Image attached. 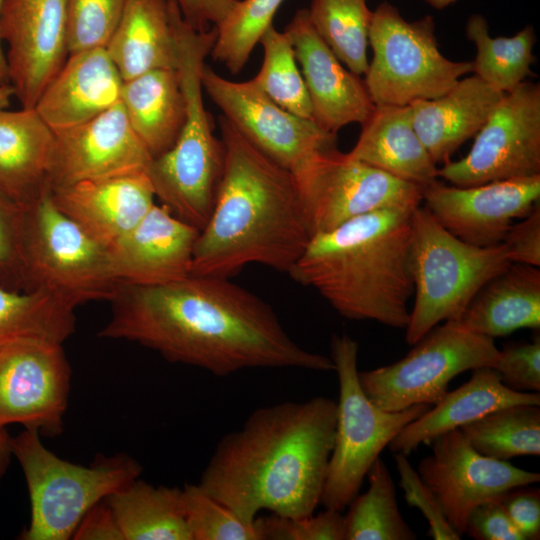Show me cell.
I'll use <instances>...</instances> for the list:
<instances>
[{"instance_id": "681fc988", "label": "cell", "mask_w": 540, "mask_h": 540, "mask_svg": "<svg viewBox=\"0 0 540 540\" xmlns=\"http://www.w3.org/2000/svg\"><path fill=\"white\" fill-rule=\"evenodd\" d=\"M72 539L124 540L117 520L104 500L94 505L83 516Z\"/></svg>"}, {"instance_id": "ac0fdd59", "label": "cell", "mask_w": 540, "mask_h": 540, "mask_svg": "<svg viewBox=\"0 0 540 540\" xmlns=\"http://www.w3.org/2000/svg\"><path fill=\"white\" fill-rule=\"evenodd\" d=\"M540 175L459 187L437 179L422 189V203L460 240L479 247L501 244L516 219L540 203Z\"/></svg>"}, {"instance_id": "7dc6e473", "label": "cell", "mask_w": 540, "mask_h": 540, "mask_svg": "<svg viewBox=\"0 0 540 540\" xmlns=\"http://www.w3.org/2000/svg\"><path fill=\"white\" fill-rule=\"evenodd\" d=\"M500 503L525 540L540 538V489L529 485L508 490Z\"/></svg>"}, {"instance_id": "d6986e66", "label": "cell", "mask_w": 540, "mask_h": 540, "mask_svg": "<svg viewBox=\"0 0 540 540\" xmlns=\"http://www.w3.org/2000/svg\"><path fill=\"white\" fill-rule=\"evenodd\" d=\"M54 135L50 192L81 181L147 172L152 161L130 126L121 102Z\"/></svg>"}, {"instance_id": "74e56055", "label": "cell", "mask_w": 540, "mask_h": 540, "mask_svg": "<svg viewBox=\"0 0 540 540\" xmlns=\"http://www.w3.org/2000/svg\"><path fill=\"white\" fill-rule=\"evenodd\" d=\"M284 0H239L216 27L217 34L210 55L233 74L239 73L273 25L275 13Z\"/></svg>"}, {"instance_id": "ba28073f", "label": "cell", "mask_w": 540, "mask_h": 540, "mask_svg": "<svg viewBox=\"0 0 540 540\" xmlns=\"http://www.w3.org/2000/svg\"><path fill=\"white\" fill-rule=\"evenodd\" d=\"M358 350L351 336H332L330 358L338 375L339 399L321 504L339 511L359 493L370 467L396 435L431 407L417 404L400 411L377 407L360 385Z\"/></svg>"}, {"instance_id": "484cf974", "label": "cell", "mask_w": 540, "mask_h": 540, "mask_svg": "<svg viewBox=\"0 0 540 540\" xmlns=\"http://www.w3.org/2000/svg\"><path fill=\"white\" fill-rule=\"evenodd\" d=\"M54 139L34 108L0 111V192L24 206L50 192Z\"/></svg>"}, {"instance_id": "4316f807", "label": "cell", "mask_w": 540, "mask_h": 540, "mask_svg": "<svg viewBox=\"0 0 540 540\" xmlns=\"http://www.w3.org/2000/svg\"><path fill=\"white\" fill-rule=\"evenodd\" d=\"M361 126L351 157L422 188L437 179L438 168L414 129L409 105H375Z\"/></svg>"}, {"instance_id": "9c48e42d", "label": "cell", "mask_w": 540, "mask_h": 540, "mask_svg": "<svg viewBox=\"0 0 540 540\" xmlns=\"http://www.w3.org/2000/svg\"><path fill=\"white\" fill-rule=\"evenodd\" d=\"M369 45L373 57L363 81L375 105L434 99L472 73V61H453L440 52L432 16L407 21L386 1L372 11Z\"/></svg>"}, {"instance_id": "ee69618b", "label": "cell", "mask_w": 540, "mask_h": 540, "mask_svg": "<svg viewBox=\"0 0 540 540\" xmlns=\"http://www.w3.org/2000/svg\"><path fill=\"white\" fill-rule=\"evenodd\" d=\"M493 369L504 386L517 392H540V337L499 350Z\"/></svg>"}, {"instance_id": "f546056e", "label": "cell", "mask_w": 540, "mask_h": 540, "mask_svg": "<svg viewBox=\"0 0 540 540\" xmlns=\"http://www.w3.org/2000/svg\"><path fill=\"white\" fill-rule=\"evenodd\" d=\"M120 102L152 159L174 145L186 112L177 69H156L124 81Z\"/></svg>"}, {"instance_id": "bcb514c9", "label": "cell", "mask_w": 540, "mask_h": 540, "mask_svg": "<svg viewBox=\"0 0 540 540\" xmlns=\"http://www.w3.org/2000/svg\"><path fill=\"white\" fill-rule=\"evenodd\" d=\"M502 245L511 263L540 266V203L518 223H513Z\"/></svg>"}, {"instance_id": "4fadbf2b", "label": "cell", "mask_w": 540, "mask_h": 540, "mask_svg": "<svg viewBox=\"0 0 540 540\" xmlns=\"http://www.w3.org/2000/svg\"><path fill=\"white\" fill-rule=\"evenodd\" d=\"M535 175H540V85L530 81L503 95L464 158L437 171L459 187Z\"/></svg>"}, {"instance_id": "d4e9b609", "label": "cell", "mask_w": 540, "mask_h": 540, "mask_svg": "<svg viewBox=\"0 0 540 540\" xmlns=\"http://www.w3.org/2000/svg\"><path fill=\"white\" fill-rule=\"evenodd\" d=\"M516 404L540 405V393L507 388L491 367L474 369L468 381L447 391L436 404L408 423L388 448L393 453L409 455L441 434L459 429L493 410Z\"/></svg>"}, {"instance_id": "ffe728a7", "label": "cell", "mask_w": 540, "mask_h": 540, "mask_svg": "<svg viewBox=\"0 0 540 540\" xmlns=\"http://www.w3.org/2000/svg\"><path fill=\"white\" fill-rule=\"evenodd\" d=\"M284 32L300 66L313 120L333 134L348 124H363L375 107L365 83L322 40L307 9L298 10Z\"/></svg>"}, {"instance_id": "cb8c5ba5", "label": "cell", "mask_w": 540, "mask_h": 540, "mask_svg": "<svg viewBox=\"0 0 540 540\" xmlns=\"http://www.w3.org/2000/svg\"><path fill=\"white\" fill-rule=\"evenodd\" d=\"M503 95L473 74L437 98L409 105L414 129L436 165L449 162L478 133Z\"/></svg>"}, {"instance_id": "60d3db41", "label": "cell", "mask_w": 540, "mask_h": 540, "mask_svg": "<svg viewBox=\"0 0 540 540\" xmlns=\"http://www.w3.org/2000/svg\"><path fill=\"white\" fill-rule=\"evenodd\" d=\"M254 524L260 540H345L346 534L342 511L332 508L299 518L257 516Z\"/></svg>"}, {"instance_id": "f6af8a7d", "label": "cell", "mask_w": 540, "mask_h": 540, "mask_svg": "<svg viewBox=\"0 0 540 540\" xmlns=\"http://www.w3.org/2000/svg\"><path fill=\"white\" fill-rule=\"evenodd\" d=\"M464 533L476 540H525L500 498L476 506L467 518Z\"/></svg>"}, {"instance_id": "d6a6232c", "label": "cell", "mask_w": 540, "mask_h": 540, "mask_svg": "<svg viewBox=\"0 0 540 540\" xmlns=\"http://www.w3.org/2000/svg\"><path fill=\"white\" fill-rule=\"evenodd\" d=\"M466 36L477 50L472 73L499 92H511L532 74L536 36L531 25L511 37H492L487 20L473 14L466 24Z\"/></svg>"}, {"instance_id": "7402d4cb", "label": "cell", "mask_w": 540, "mask_h": 540, "mask_svg": "<svg viewBox=\"0 0 540 540\" xmlns=\"http://www.w3.org/2000/svg\"><path fill=\"white\" fill-rule=\"evenodd\" d=\"M50 197L63 214L107 250L155 204L146 172L81 181L51 191Z\"/></svg>"}, {"instance_id": "1f68e13d", "label": "cell", "mask_w": 540, "mask_h": 540, "mask_svg": "<svg viewBox=\"0 0 540 540\" xmlns=\"http://www.w3.org/2000/svg\"><path fill=\"white\" fill-rule=\"evenodd\" d=\"M74 310L49 292L0 285V348L26 338L63 344L75 332Z\"/></svg>"}, {"instance_id": "5bb4252c", "label": "cell", "mask_w": 540, "mask_h": 540, "mask_svg": "<svg viewBox=\"0 0 540 540\" xmlns=\"http://www.w3.org/2000/svg\"><path fill=\"white\" fill-rule=\"evenodd\" d=\"M202 86L250 144L292 174L315 155L337 148L336 134L283 109L252 80L226 79L205 64Z\"/></svg>"}, {"instance_id": "44dd1931", "label": "cell", "mask_w": 540, "mask_h": 540, "mask_svg": "<svg viewBox=\"0 0 540 540\" xmlns=\"http://www.w3.org/2000/svg\"><path fill=\"white\" fill-rule=\"evenodd\" d=\"M199 232L173 215L167 206L154 204L108 250L114 279L130 284L161 285L188 277Z\"/></svg>"}, {"instance_id": "f1b7e54d", "label": "cell", "mask_w": 540, "mask_h": 540, "mask_svg": "<svg viewBox=\"0 0 540 540\" xmlns=\"http://www.w3.org/2000/svg\"><path fill=\"white\" fill-rule=\"evenodd\" d=\"M457 321L492 339L523 328L539 329V268L511 263L482 286Z\"/></svg>"}, {"instance_id": "7c38bea8", "label": "cell", "mask_w": 540, "mask_h": 540, "mask_svg": "<svg viewBox=\"0 0 540 540\" xmlns=\"http://www.w3.org/2000/svg\"><path fill=\"white\" fill-rule=\"evenodd\" d=\"M311 237L378 210L412 212L422 187L342 153H319L293 174Z\"/></svg>"}, {"instance_id": "f5cc1de1", "label": "cell", "mask_w": 540, "mask_h": 540, "mask_svg": "<svg viewBox=\"0 0 540 540\" xmlns=\"http://www.w3.org/2000/svg\"><path fill=\"white\" fill-rule=\"evenodd\" d=\"M1 2L2 0H0V5H1ZM3 83H9V80H8L6 59H5L3 50L1 48V41H0V84H3Z\"/></svg>"}, {"instance_id": "836d02e7", "label": "cell", "mask_w": 540, "mask_h": 540, "mask_svg": "<svg viewBox=\"0 0 540 540\" xmlns=\"http://www.w3.org/2000/svg\"><path fill=\"white\" fill-rule=\"evenodd\" d=\"M459 430L478 453L492 459L540 455V405L502 407Z\"/></svg>"}, {"instance_id": "4dcf8cb0", "label": "cell", "mask_w": 540, "mask_h": 540, "mask_svg": "<svg viewBox=\"0 0 540 540\" xmlns=\"http://www.w3.org/2000/svg\"><path fill=\"white\" fill-rule=\"evenodd\" d=\"M124 540H191L182 489L136 479L105 500Z\"/></svg>"}, {"instance_id": "db71d44e", "label": "cell", "mask_w": 540, "mask_h": 540, "mask_svg": "<svg viewBox=\"0 0 540 540\" xmlns=\"http://www.w3.org/2000/svg\"><path fill=\"white\" fill-rule=\"evenodd\" d=\"M425 1L429 6L433 7L437 10H443L447 8L448 6L455 3L457 0H423Z\"/></svg>"}, {"instance_id": "b9f144b4", "label": "cell", "mask_w": 540, "mask_h": 540, "mask_svg": "<svg viewBox=\"0 0 540 540\" xmlns=\"http://www.w3.org/2000/svg\"><path fill=\"white\" fill-rule=\"evenodd\" d=\"M26 206L0 192V285L24 291Z\"/></svg>"}, {"instance_id": "8d00e7d4", "label": "cell", "mask_w": 540, "mask_h": 540, "mask_svg": "<svg viewBox=\"0 0 540 540\" xmlns=\"http://www.w3.org/2000/svg\"><path fill=\"white\" fill-rule=\"evenodd\" d=\"M260 43L264 51L263 61L259 72L251 80L283 109L313 120L307 88L286 33L271 25Z\"/></svg>"}, {"instance_id": "6da1fadb", "label": "cell", "mask_w": 540, "mask_h": 540, "mask_svg": "<svg viewBox=\"0 0 540 540\" xmlns=\"http://www.w3.org/2000/svg\"><path fill=\"white\" fill-rule=\"evenodd\" d=\"M109 302L111 318L99 337L132 341L216 376L253 368L334 370L331 358L291 338L269 304L227 278L117 282Z\"/></svg>"}, {"instance_id": "5b68a950", "label": "cell", "mask_w": 540, "mask_h": 540, "mask_svg": "<svg viewBox=\"0 0 540 540\" xmlns=\"http://www.w3.org/2000/svg\"><path fill=\"white\" fill-rule=\"evenodd\" d=\"M178 51L177 71L185 97V120L174 145L153 158L147 175L155 196L173 215L198 230L206 225L221 178L224 151L204 106L202 71L216 38L215 26L197 31L168 0Z\"/></svg>"}, {"instance_id": "e0dca14e", "label": "cell", "mask_w": 540, "mask_h": 540, "mask_svg": "<svg viewBox=\"0 0 540 540\" xmlns=\"http://www.w3.org/2000/svg\"><path fill=\"white\" fill-rule=\"evenodd\" d=\"M67 0H2L0 41L9 83L22 108H34L65 63Z\"/></svg>"}, {"instance_id": "9a60e30c", "label": "cell", "mask_w": 540, "mask_h": 540, "mask_svg": "<svg viewBox=\"0 0 540 540\" xmlns=\"http://www.w3.org/2000/svg\"><path fill=\"white\" fill-rule=\"evenodd\" d=\"M70 382L62 344L26 338L0 348V430L21 424L40 435H60Z\"/></svg>"}, {"instance_id": "7bdbcfd3", "label": "cell", "mask_w": 540, "mask_h": 540, "mask_svg": "<svg viewBox=\"0 0 540 540\" xmlns=\"http://www.w3.org/2000/svg\"><path fill=\"white\" fill-rule=\"evenodd\" d=\"M408 455L395 453V463L399 475V485L404 498L411 507H416L429 524V535L434 540H459V535L446 520L434 492L422 480L408 460Z\"/></svg>"}, {"instance_id": "f907efd6", "label": "cell", "mask_w": 540, "mask_h": 540, "mask_svg": "<svg viewBox=\"0 0 540 540\" xmlns=\"http://www.w3.org/2000/svg\"><path fill=\"white\" fill-rule=\"evenodd\" d=\"M11 456H13L11 437L6 429H2L0 430V481L7 470Z\"/></svg>"}, {"instance_id": "816d5d0a", "label": "cell", "mask_w": 540, "mask_h": 540, "mask_svg": "<svg viewBox=\"0 0 540 540\" xmlns=\"http://www.w3.org/2000/svg\"><path fill=\"white\" fill-rule=\"evenodd\" d=\"M13 95L14 88L10 83L0 84V111L6 110Z\"/></svg>"}, {"instance_id": "8992f818", "label": "cell", "mask_w": 540, "mask_h": 540, "mask_svg": "<svg viewBox=\"0 0 540 540\" xmlns=\"http://www.w3.org/2000/svg\"><path fill=\"white\" fill-rule=\"evenodd\" d=\"M13 456L27 484L31 516L24 540L71 539L97 503L140 477L141 465L127 454L97 456L88 466L64 460L44 446L40 433L24 429L11 437Z\"/></svg>"}, {"instance_id": "e575fe53", "label": "cell", "mask_w": 540, "mask_h": 540, "mask_svg": "<svg viewBox=\"0 0 540 540\" xmlns=\"http://www.w3.org/2000/svg\"><path fill=\"white\" fill-rule=\"evenodd\" d=\"M366 477L367 491L358 493L347 506L345 540L417 539L398 508L393 478L380 457Z\"/></svg>"}, {"instance_id": "8fae6325", "label": "cell", "mask_w": 540, "mask_h": 540, "mask_svg": "<svg viewBox=\"0 0 540 540\" xmlns=\"http://www.w3.org/2000/svg\"><path fill=\"white\" fill-rule=\"evenodd\" d=\"M413 345L400 360L358 373L364 393L382 410L432 406L447 393L453 378L468 370L493 368L499 356L494 339L454 320L436 325Z\"/></svg>"}, {"instance_id": "603a6c76", "label": "cell", "mask_w": 540, "mask_h": 540, "mask_svg": "<svg viewBox=\"0 0 540 540\" xmlns=\"http://www.w3.org/2000/svg\"><path fill=\"white\" fill-rule=\"evenodd\" d=\"M123 79L105 48L70 54L34 109L54 131L85 123L121 100Z\"/></svg>"}, {"instance_id": "7a4b0ae2", "label": "cell", "mask_w": 540, "mask_h": 540, "mask_svg": "<svg viewBox=\"0 0 540 540\" xmlns=\"http://www.w3.org/2000/svg\"><path fill=\"white\" fill-rule=\"evenodd\" d=\"M336 418L337 402L323 396L260 407L220 439L197 485L246 523L263 510L311 515L321 504Z\"/></svg>"}, {"instance_id": "ab89813d", "label": "cell", "mask_w": 540, "mask_h": 540, "mask_svg": "<svg viewBox=\"0 0 540 540\" xmlns=\"http://www.w3.org/2000/svg\"><path fill=\"white\" fill-rule=\"evenodd\" d=\"M125 0H67L68 55L105 48L122 14Z\"/></svg>"}, {"instance_id": "d590c367", "label": "cell", "mask_w": 540, "mask_h": 540, "mask_svg": "<svg viewBox=\"0 0 540 540\" xmlns=\"http://www.w3.org/2000/svg\"><path fill=\"white\" fill-rule=\"evenodd\" d=\"M307 11L314 29L342 64L364 75L372 18L367 0H312Z\"/></svg>"}, {"instance_id": "83f0119b", "label": "cell", "mask_w": 540, "mask_h": 540, "mask_svg": "<svg viewBox=\"0 0 540 540\" xmlns=\"http://www.w3.org/2000/svg\"><path fill=\"white\" fill-rule=\"evenodd\" d=\"M105 49L123 81L156 69H177L168 0H125Z\"/></svg>"}, {"instance_id": "30bf717a", "label": "cell", "mask_w": 540, "mask_h": 540, "mask_svg": "<svg viewBox=\"0 0 540 540\" xmlns=\"http://www.w3.org/2000/svg\"><path fill=\"white\" fill-rule=\"evenodd\" d=\"M116 284L108 250L63 214L50 192L26 206L24 291L43 290L76 308L110 301Z\"/></svg>"}, {"instance_id": "c3c4849f", "label": "cell", "mask_w": 540, "mask_h": 540, "mask_svg": "<svg viewBox=\"0 0 540 540\" xmlns=\"http://www.w3.org/2000/svg\"><path fill=\"white\" fill-rule=\"evenodd\" d=\"M185 22L197 31L220 24L239 0H175Z\"/></svg>"}, {"instance_id": "52a82bcc", "label": "cell", "mask_w": 540, "mask_h": 540, "mask_svg": "<svg viewBox=\"0 0 540 540\" xmlns=\"http://www.w3.org/2000/svg\"><path fill=\"white\" fill-rule=\"evenodd\" d=\"M410 263L414 303L405 327L409 345L440 322L457 321L482 286L511 264L502 243L468 244L421 205L411 214Z\"/></svg>"}, {"instance_id": "277c9868", "label": "cell", "mask_w": 540, "mask_h": 540, "mask_svg": "<svg viewBox=\"0 0 540 540\" xmlns=\"http://www.w3.org/2000/svg\"><path fill=\"white\" fill-rule=\"evenodd\" d=\"M412 212L373 211L313 235L289 275L343 317L405 329L413 296Z\"/></svg>"}, {"instance_id": "f35d334b", "label": "cell", "mask_w": 540, "mask_h": 540, "mask_svg": "<svg viewBox=\"0 0 540 540\" xmlns=\"http://www.w3.org/2000/svg\"><path fill=\"white\" fill-rule=\"evenodd\" d=\"M182 500L191 540H260L254 522L242 521L197 484L182 488Z\"/></svg>"}, {"instance_id": "2e32d148", "label": "cell", "mask_w": 540, "mask_h": 540, "mask_svg": "<svg viewBox=\"0 0 540 540\" xmlns=\"http://www.w3.org/2000/svg\"><path fill=\"white\" fill-rule=\"evenodd\" d=\"M432 453L421 459L418 473L436 495L450 526L463 535L467 518L478 505L508 490L540 481L538 472L478 453L459 429L434 438Z\"/></svg>"}, {"instance_id": "3957f363", "label": "cell", "mask_w": 540, "mask_h": 540, "mask_svg": "<svg viewBox=\"0 0 540 540\" xmlns=\"http://www.w3.org/2000/svg\"><path fill=\"white\" fill-rule=\"evenodd\" d=\"M224 161L191 275L227 278L245 265L289 272L311 239L293 174L219 118Z\"/></svg>"}]
</instances>
